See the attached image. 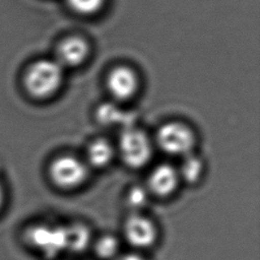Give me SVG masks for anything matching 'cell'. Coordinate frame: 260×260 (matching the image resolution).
Instances as JSON below:
<instances>
[{
  "label": "cell",
  "mask_w": 260,
  "mask_h": 260,
  "mask_svg": "<svg viewBox=\"0 0 260 260\" xmlns=\"http://www.w3.org/2000/svg\"><path fill=\"white\" fill-rule=\"evenodd\" d=\"M116 145L117 156L130 169H141L152 158L153 139L142 129L132 125L122 130Z\"/></svg>",
  "instance_id": "1"
},
{
  "label": "cell",
  "mask_w": 260,
  "mask_h": 260,
  "mask_svg": "<svg viewBox=\"0 0 260 260\" xmlns=\"http://www.w3.org/2000/svg\"><path fill=\"white\" fill-rule=\"evenodd\" d=\"M63 80V67L56 60H38L25 71L24 87L26 91L38 100H45L54 95Z\"/></svg>",
  "instance_id": "2"
},
{
  "label": "cell",
  "mask_w": 260,
  "mask_h": 260,
  "mask_svg": "<svg viewBox=\"0 0 260 260\" xmlns=\"http://www.w3.org/2000/svg\"><path fill=\"white\" fill-rule=\"evenodd\" d=\"M51 183L63 191H73L82 187L89 177V167L81 157L64 153L54 157L48 167Z\"/></svg>",
  "instance_id": "3"
},
{
  "label": "cell",
  "mask_w": 260,
  "mask_h": 260,
  "mask_svg": "<svg viewBox=\"0 0 260 260\" xmlns=\"http://www.w3.org/2000/svg\"><path fill=\"white\" fill-rule=\"evenodd\" d=\"M153 142L162 152L181 158L194 152L197 137L188 124L170 121L157 129Z\"/></svg>",
  "instance_id": "4"
},
{
  "label": "cell",
  "mask_w": 260,
  "mask_h": 260,
  "mask_svg": "<svg viewBox=\"0 0 260 260\" xmlns=\"http://www.w3.org/2000/svg\"><path fill=\"white\" fill-rule=\"evenodd\" d=\"M24 241L35 251L47 259L66 252L65 225L36 222L24 231Z\"/></svg>",
  "instance_id": "5"
},
{
  "label": "cell",
  "mask_w": 260,
  "mask_h": 260,
  "mask_svg": "<svg viewBox=\"0 0 260 260\" xmlns=\"http://www.w3.org/2000/svg\"><path fill=\"white\" fill-rule=\"evenodd\" d=\"M125 242L135 250L151 248L158 239V228L154 220L143 212H129L122 226Z\"/></svg>",
  "instance_id": "6"
},
{
  "label": "cell",
  "mask_w": 260,
  "mask_h": 260,
  "mask_svg": "<svg viewBox=\"0 0 260 260\" xmlns=\"http://www.w3.org/2000/svg\"><path fill=\"white\" fill-rule=\"evenodd\" d=\"M180 184L177 167L169 162H160L150 170L145 187L152 197L169 198L176 193Z\"/></svg>",
  "instance_id": "7"
},
{
  "label": "cell",
  "mask_w": 260,
  "mask_h": 260,
  "mask_svg": "<svg viewBox=\"0 0 260 260\" xmlns=\"http://www.w3.org/2000/svg\"><path fill=\"white\" fill-rule=\"evenodd\" d=\"M136 73L129 67L119 66L113 69L108 76V88L114 99L128 101L132 99L138 89Z\"/></svg>",
  "instance_id": "8"
},
{
  "label": "cell",
  "mask_w": 260,
  "mask_h": 260,
  "mask_svg": "<svg viewBox=\"0 0 260 260\" xmlns=\"http://www.w3.org/2000/svg\"><path fill=\"white\" fill-rule=\"evenodd\" d=\"M116 156V145L105 137H96L86 145L83 159L89 169L102 170L109 167Z\"/></svg>",
  "instance_id": "9"
},
{
  "label": "cell",
  "mask_w": 260,
  "mask_h": 260,
  "mask_svg": "<svg viewBox=\"0 0 260 260\" xmlns=\"http://www.w3.org/2000/svg\"><path fill=\"white\" fill-rule=\"evenodd\" d=\"M89 54L88 44L79 37H70L64 40L57 50L56 61L62 66L75 67L82 64Z\"/></svg>",
  "instance_id": "10"
},
{
  "label": "cell",
  "mask_w": 260,
  "mask_h": 260,
  "mask_svg": "<svg viewBox=\"0 0 260 260\" xmlns=\"http://www.w3.org/2000/svg\"><path fill=\"white\" fill-rule=\"evenodd\" d=\"M66 251L80 253L87 249L92 243L90 229L83 222L74 221L65 225Z\"/></svg>",
  "instance_id": "11"
},
{
  "label": "cell",
  "mask_w": 260,
  "mask_h": 260,
  "mask_svg": "<svg viewBox=\"0 0 260 260\" xmlns=\"http://www.w3.org/2000/svg\"><path fill=\"white\" fill-rule=\"evenodd\" d=\"M181 183L188 185L197 184L203 177L205 165L203 159L194 152L181 157V162L177 167Z\"/></svg>",
  "instance_id": "12"
},
{
  "label": "cell",
  "mask_w": 260,
  "mask_h": 260,
  "mask_svg": "<svg viewBox=\"0 0 260 260\" xmlns=\"http://www.w3.org/2000/svg\"><path fill=\"white\" fill-rule=\"evenodd\" d=\"M94 255L100 260H115L121 253V241L112 234H104L91 243Z\"/></svg>",
  "instance_id": "13"
},
{
  "label": "cell",
  "mask_w": 260,
  "mask_h": 260,
  "mask_svg": "<svg viewBox=\"0 0 260 260\" xmlns=\"http://www.w3.org/2000/svg\"><path fill=\"white\" fill-rule=\"evenodd\" d=\"M151 197L145 185L135 184L127 189L124 201L129 212H143L149 204Z\"/></svg>",
  "instance_id": "14"
},
{
  "label": "cell",
  "mask_w": 260,
  "mask_h": 260,
  "mask_svg": "<svg viewBox=\"0 0 260 260\" xmlns=\"http://www.w3.org/2000/svg\"><path fill=\"white\" fill-rule=\"evenodd\" d=\"M98 120L101 124L112 126L117 124H126V127L132 126L129 114L123 112L118 107L112 104H105L98 109Z\"/></svg>",
  "instance_id": "15"
},
{
  "label": "cell",
  "mask_w": 260,
  "mask_h": 260,
  "mask_svg": "<svg viewBox=\"0 0 260 260\" xmlns=\"http://www.w3.org/2000/svg\"><path fill=\"white\" fill-rule=\"evenodd\" d=\"M70 7L79 14L91 15L99 12L105 0H67Z\"/></svg>",
  "instance_id": "16"
},
{
  "label": "cell",
  "mask_w": 260,
  "mask_h": 260,
  "mask_svg": "<svg viewBox=\"0 0 260 260\" xmlns=\"http://www.w3.org/2000/svg\"><path fill=\"white\" fill-rule=\"evenodd\" d=\"M115 260H147V259L139 253H124V254H120Z\"/></svg>",
  "instance_id": "17"
},
{
  "label": "cell",
  "mask_w": 260,
  "mask_h": 260,
  "mask_svg": "<svg viewBox=\"0 0 260 260\" xmlns=\"http://www.w3.org/2000/svg\"><path fill=\"white\" fill-rule=\"evenodd\" d=\"M5 198H6V193H5V187L4 184L0 178V210L2 209L4 203H5Z\"/></svg>",
  "instance_id": "18"
}]
</instances>
